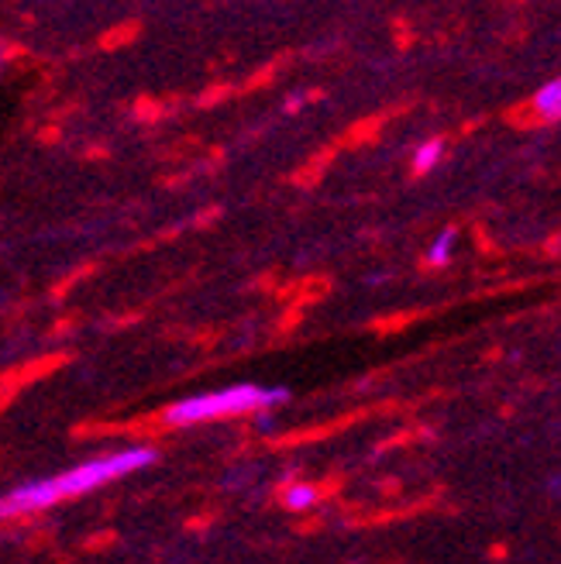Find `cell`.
<instances>
[{"instance_id":"cell-1","label":"cell","mask_w":561,"mask_h":564,"mask_svg":"<svg viewBox=\"0 0 561 564\" xmlns=\"http://www.w3.org/2000/svg\"><path fill=\"white\" fill-rule=\"evenodd\" d=\"M152 462H155V451H149V447H131V451H118V455L90 458V462H83L63 475L45 478V482H32V486H21V489L8 492L4 499H0V520L21 517V513H42L55 502L94 492V489L115 482V478H125V475L145 468Z\"/></svg>"},{"instance_id":"cell-2","label":"cell","mask_w":561,"mask_h":564,"mask_svg":"<svg viewBox=\"0 0 561 564\" xmlns=\"http://www.w3.org/2000/svg\"><path fill=\"white\" fill-rule=\"evenodd\" d=\"M287 400V389H262V386H231V389H217L204 392V397L183 400L176 406L165 410V420L176 423V427H190V423H207L220 416H241L251 410H269L276 403Z\"/></svg>"},{"instance_id":"cell-3","label":"cell","mask_w":561,"mask_h":564,"mask_svg":"<svg viewBox=\"0 0 561 564\" xmlns=\"http://www.w3.org/2000/svg\"><path fill=\"white\" fill-rule=\"evenodd\" d=\"M535 107H538V115H544V118H558V110H561V83L558 79H548L544 87L538 90Z\"/></svg>"},{"instance_id":"cell-4","label":"cell","mask_w":561,"mask_h":564,"mask_svg":"<svg viewBox=\"0 0 561 564\" xmlns=\"http://www.w3.org/2000/svg\"><path fill=\"white\" fill-rule=\"evenodd\" d=\"M441 155H444L441 138H431V141H424V145H420V149L413 152V169H417L420 176H424V173H431V169L438 165Z\"/></svg>"},{"instance_id":"cell-5","label":"cell","mask_w":561,"mask_h":564,"mask_svg":"<svg viewBox=\"0 0 561 564\" xmlns=\"http://www.w3.org/2000/svg\"><path fill=\"white\" fill-rule=\"evenodd\" d=\"M455 238H458V231H455V228H447L444 235H438V241L431 245V256H428V262H431V265H444L447 259H452Z\"/></svg>"},{"instance_id":"cell-6","label":"cell","mask_w":561,"mask_h":564,"mask_svg":"<svg viewBox=\"0 0 561 564\" xmlns=\"http://www.w3.org/2000/svg\"><path fill=\"white\" fill-rule=\"evenodd\" d=\"M314 502V489H293L287 496V506H293V510H303V506H311Z\"/></svg>"}]
</instances>
